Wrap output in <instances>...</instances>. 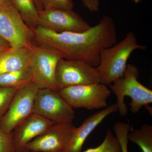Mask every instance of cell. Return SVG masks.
Returning a JSON list of instances; mask_svg holds the SVG:
<instances>
[{
	"mask_svg": "<svg viewBox=\"0 0 152 152\" xmlns=\"http://www.w3.org/2000/svg\"><path fill=\"white\" fill-rule=\"evenodd\" d=\"M32 30L36 45L56 50L63 58L82 61L95 67L102 51L117 42L115 25L108 15L83 32L56 33L38 26Z\"/></svg>",
	"mask_w": 152,
	"mask_h": 152,
	"instance_id": "6da1fadb",
	"label": "cell"
},
{
	"mask_svg": "<svg viewBox=\"0 0 152 152\" xmlns=\"http://www.w3.org/2000/svg\"><path fill=\"white\" fill-rule=\"evenodd\" d=\"M146 48V46L139 45L135 35L129 32L119 42L104 50L96 67L100 83L107 86L122 77L132 53L136 50Z\"/></svg>",
	"mask_w": 152,
	"mask_h": 152,
	"instance_id": "7a4b0ae2",
	"label": "cell"
},
{
	"mask_svg": "<svg viewBox=\"0 0 152 152\" xmlns=\"http://www.w3.org/2000/svg\"><path fill=\"white\" fill-rule=\"evenodd\" d=\"M139 75L137 66L127 64L124 75L109 85L116 97V104L121 116H125L128 113L127 107L124 102L126 96L132 99L130 107L134 113H137L143 107L152 103V90L139 82Z\"/></svg>",
	"mask_w": 152,
	"mask_h": 152,
	"instance_id": "3957f363",
	"label": "cell"
},
{
	"mask_svg": "<svg viewBox=\"0 0 152 152\" xmlns=\"http://www.w3.org/2000/svg\"><path fill=\"white\" fill-rule=\"evenodd\" d=\"M63 57L53 49L33 43L31 48L29 67L33 82L39 89L48 88L59 91L56 84V69Z\"/></svg>",
	"mask_w": 152,
	"mask_h": 152,
	"instance_id": "277c9868",
	"label": "cell"
},
{
	"mask_svg": "<svg viewBox=\"0 0 152 152\" xmlns=\"http://www.w3.org/2000/svg\"><path fill=\"white\" fill-rule=\"evenodd\" d=\"M33 113L54 124L72 123L75 118L73 108L58 91L48 88H39L35 98Z\"/></svg>",
	"mask_w": 152,
	"mask_h": 152,
	"instance_id": "5b68a950",
	"label": "cell"
},
{
	"mask_svg": "<svg viewBox=\"0 0 152 152\" xmlns=\"http://www.w3.org/2000/svg\"><path fill=\"white\" fill-rule=\"evenodd\" d=\"M39 88L33 82L19 88L8 108L0 119V128L11 133L33 113L34 102Z\"/></svg>",
	"mask_w": 152,
	"mask_h": 152,
	"instance_id": "8992f818",
	"label": "cell"
},
{
	"mask_svg": "<svg viewBox=\"0 0 152 152\" xmlns=\"http://www.w3.org/2000/svg\"><path fill=\"white\" fill-rule=\"evenodd\" d=\"M55 78L59 91L75 86L100 83L96 67L82 61L63 58L58 63Z\"/></svg>",
	"mask_w": 152,
	"mask_h": 152,
	"instance_id": "52a82bcc",
	"label": "cell"
},
{
	"mask_svg": "<svg viewBox=\"0 0 152 152\" xmlns=\"http://www.w3.org/2000/svg\"><path fill=\"white\" fill-rule=\"evenodd\" d=\"M58 92L73 108L88 110L107 107V100L111 93L106 85L102 83L68 87Z\"/></svg>",
	"mask_w": 152,
	"mask_h": 152,
	"instance_id": "ba28073f",
	"label": "cell"
},
{
	"mask_svg": "<svg viewBox=\"0 0 152 152\" xmlns=\"http://www.w3.org/2000/svg\"><path fill=\"white\" fill-rule=\"evenodd\" d=\"M38 26L56 33L83 32L91 27L72 10L58 9L39 11Z\"/></svg>",
	"mask_w": 152,
	"mask_h": 152,
	"instance_id": "9c48e42d",
	"label": "cell"
},
{
	"mask_svg": "<svg viewBox=\"0 0 152 152\" xmlns=\"http://www.w3.org/2000/svg\"><path fill=\"white\" fill-rule=\"evenodd\" d=\"M76 129L72 123L54 124L29 143L28 152H63L71 141Z\"/></svg>",
	"mask_w": 152,
	"mask_h": 152,
	"instance_id": "30bf717a",
	"label": "cell"
},
{
	"mask_svg": "<svg viewBox=\"0 0 152 152\" xmlns=\"http://www.w3.org/2000/svg\"><path fill=\"white\" fill-rule=\"evenodd\" d=\"M0 36L11 48L29 47L34 43L33 30L18 14L0 10Z\"/></svg>",
	"mask_w": 152,
	"mask_h": 152,
	"instance_id": "8fae6325",
	"label": "cell"
},
{
	"mask_svg": "<svg viewBox=\"0 0 152 152\" xmlns=\"http://www.w3.org/2000/svg\"><path fill=\"white\" fill-rule=\"evenodd\" d=\"M54 123L33 113L13 131L14 146L16 152H28L30 142L46 132Z\"/></svg>",
	"mask_w": 152,
	"mask_h": 152,
	"instance_id": "7c38bea8",
	"label": "cell"
},
{
	"mask_svg": "<svg viewBox=\"0 0 152 152\" xmlns=\"http://www.w3.org/2000/svg\"><path fill=\"white\" fill-rule=\"evenodd\" d=\"M118 111L117 104H114L88 117L76 128L71 141L63 152H82L84 144L90 134L109 115Z\"/></svg>",
	"mask_w": 152,
	"mask_h": 152,
	"instance_id": "4fadbf2b",
	"label": "cell"
},
{
	"mask_svg": "<svg viewBox=\"0 0 152 152\" xmlns=\"http://www.w3.org/2000/svg\"><path fill=\"white\" fill-rule=\"evenodd\" d=\"M31 45L18 48L10 47L1 51L0 75L29 66Z\"/></svg>",
	"mask_w": 152,
	"mask_h": 152,
	"instance_id": "5bb4252c",
	"label": "cell"
},
{
	"mask_svg": "<svg viewBox=\"0 0 152 152\" xmlns=\"http://www.w3.org/2000/svg\"><path fill=\"white\" fill-rule=\"evenodd\" d=\"M33 82L30 67L0 75V86L20 88Z\"/></svg>",
	"mask_w": 152,
	"mask_h": 152,
	"instance_id": "9a60e30c",
	"label": "cell"
},
{
	"mask_svg": "<svg viewBox=\"0 0 152 152\" xmlns=\"http://www.w3.org/2000/svg\"><path fill=\"white\" fill-rule=\"evenodd\" d=\"M23 21L32 30L38 26L39 11L34 0H11Z\"/></svg>",
	"mask_w": 152,
	"mask_h": 152,
	"instance_id": "2e32d148",
	"label": "cell"
},
{
	"mask_svg": "<svg viewBox=\"0 0 152 152\" xmlns=\"http://www.w3.org/2000/svg\"><path fill=\"white\" fill-rule=\"evenodd\" d=\"M129 140L137 145L142 152H152V126L142 125L128 135Z\"/></svg>",
	"mask_w": 152,
	"mask_h": 152,
	"instance_id": "e0dca14e",
	"label": "cell"
},
{
	"mask_svg": "<svg viewBox=\"0 0 152 152\" xmlns=\"http://www.w3.org/2000/svg\"><path fill=\"white\" fill-rule=\"evenodd\" d=\"M83 152H121V150L115 136L111 129H108L100 145L96 148L88 149Z\"/></svg>",
	"mask_w": 152,
	"mask_h": 152,
	"instance_id": "ac0fdd59",
	"label": "cell"
},
{
	"mask_svg": "<svg viewBox=\"0 0 152 152\" xmlns=\"http://www.w3.org/2000/svg\"><path fill=\"white\" fill-rule=\"evenodd\" d=\"M131 129L129 124L118 122L114 125V133L121 145V152H128V135Z\"/></svg>",
	"mask_w": 152,
	"mask_h": 152,
	"instance_id": "d6986e66",
	"label": "cell"
},
{
	"mask_svg": "<svg viewBox=\"0 0 152 152\" xmlns=\"http://www.w3.org/2000/svg\"><path fill=\"white\" fill-rule=\"evenodd\" d=\"M19 88L0 86V119L7 112L11 101Z\"/></svg>",
	"mask_w": 152,
	"mask_h": 152,
	"instance_id": "ffe728a7",
	"label": "cell"
},
{
	"mask_svg": "<svg viewBox=\"0 0 152 152\" xmlns=\"http://www.w3.org/2000/svg\"><path fill=\"white\" fill-rule=\"evenodd\" d=\"M43 9H58L73 10V0H40Z\"/></svg>",
	"mask_w": 152,
	"mask_h": 152,
	"instance_id": "44dd1931",
	"label": "cell"
},
{
	"mask_svg": "<svg viewBox=\"0 0 152 152\" xmlns=\"http://www.w3.org/2000/svg\"><path fill=\"white\" fill-rule=\"evenodd\" d=\"M0 152H16L14 146L13 132H5L1 128Z\"/></svg>",
	"mask_w": 152,
	"mask_h": 152,
	"instance_id": "7402d4cb",
	"label": "cell"
},
{
	"mask_svg": "<svg viewBox=\"0 0 152 152\" xmlns=\"http://www.w3.org/2000/svg\"><path fill=\"white\" fill-rule=\"evenodd\" d=\"M0 10L20 15L11 0H0Z\"/></svg>",
	"mask_w": 152,
	"mask_h": 152,
	"instance_id": "603a6c76",
	"label": "cell"
},
{
	"mask_svg": "<svg viewBox=\"0 0 152 152\" xmlns=\"http://www.w3.org/2000/svg\"><path fill=\"white\" fill-rule=\"evenodd\" d=\"M85 7L91 12H96L99 10V0H81Z\"/></svg>",
	"mask_w": 152,
	"mask_h": 152,
	"instance_id": "cb8c5ba5",
	"label": "cell"
},
{
	"mask_svg": "<svg viewBox=\"0 0 152 152\" xmlns=\"http://www.w3.org/2000/svg\"><path fill=\"white\" fill-rule=\"evenodd\" d=\"M10 47V44L0 36V51Z\"/></svg>",
	"mask_w": 152,
	"mask_h": 152,
	"instance_id": "d4e9b609",
	"label": "cell"
},
{
	"mask_svg": "<svg viewBox=\"0 0 152 152\" xmlns=\"http://www.w3.org/2000/svg\"><path fill=\"white\" fill-rule=\"evenodd\" d=\"M34 1L35 4V5L38 11H41L43 10V8L40 1V0H34Z\"/></svg>",
	"mask_w": 152,
	"mask_h": 152,
	"instance_id": "484cf974",
	"label": "cell"
},
{
	"mask_svg": "<svg viewBox=\"0 0 152 152\" xmlns=\"http://www.w3.org/2000/svg\"><path fill=\"white\" fill-rule=\"evenodd\" d=\"M136 4H138V3H140V2L142 0H132Z\"/></svg>",
	"mask_w": 152,
	"mask_h": 152,
	"instance_id": "4316f807",
	"label": "cell"
},
{
	"mask_svg": "<svg viewBox=\"0 0 152 152\" xmlns=\"http://www.w3.org/2000/svg\"></svg>",
	"mask_w": 152,
	"mask_h": 152,
	"instance_id": "83f0119b",
	"label": "cell"
}]
</instances>
